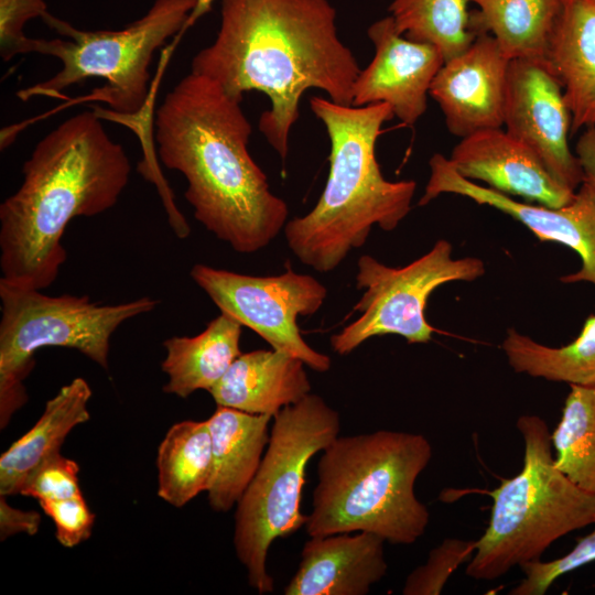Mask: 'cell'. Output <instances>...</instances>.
<instances>
[{
    "label": "cell",
    "instance_id": "obj_24",
    "mask_svg": "<svg viewBox=\"0 0 595 595\" xmlns=\"http://www.w3.org/2000/svg\"><path fill=\"white\" fill-rule=\"evenodd\" d=\"M158 495L181 508L203 491L213 478L212 436L207 421L173 424L158 448Z\"/></svg>",
    "mask_w": 595,
    "mask_h": 595
},
{
    "label": "cell",
    "instance_id": "obj_36",
    "mask_svg": "<svg viewBox=\"0 0 595 595\" xmlns=\"http://www.w3.org/2000/svg\"><path fill=\"white\" fill-rule=\"evenodd\" d=\"M594 2H595V0H594Z\"/></svg>",
    "mask_w": 595,
    "mask_h": 595
},
{
    "label": "cell",
    "instance_id": "obj_25",
    "mask_svg": "<svg viewBox=\"0 0 595 595\" xmlns=\"http://www.w3.org/2000/svg\"><path fill=\"white\" fill-rule=\"evenodd\" d=\"M501 348L516 372L550 381L595 387V315H589L580 335L562 347L542 345L510 328Z\"/></svg>",
    "mask_w": 595,
    "mask_h": 595
},
{
    "label": "cell",
    "instance_id": "obj_26",
    "mask_svg": "<svg viewBox=\"0 0 595 595\" xmlns=\"http://www.w3.org/2000/svg\"><path fill=\"white\" fill-rule=\"evenodd\" d=\"M570 388L551 433L554 463L577 487L595 495V387Z\"/></svg>",
    "mask_w": 595,
    "mask_h": 595
},
{
    "label": "cell",
    "instance_id": "obj_19",
    "mask_svg": "<svg viewBox=\"0 0 595 595\" xmlns=\"http://www.w3.org/2000/svg\"><path fill=\"white\" fill-rule=\"evenodd\" d=\"M305 364L274 349L240 354L208 391L217 405L274 415L311 392Z\"/></svg>",
    "mask_w": 595,
    "mask_h": 595
},
{
    "label": "cell",
    "instance_id": "obj_8",
    "mask_svg": "<svg viewBox=\"0 0 595 595\" xmlns=\"http://www.w3.org/2000/svg\"><path fill=\"white\" fill-rule=\"evenodd\" d=\"M197 0H154L138 20L121 30H82L50 12L41 19L63 39H34L33 53L53 56L61 69L46 80L21 89L22 101L33 97H61L88 78L106 85L93 94L116 116H138L150 96V65L154 53L172 36L183 33Z\"/></svg>",
    "mask_w": 595,
    "mask_h": 595
},
{
    "label": "cell",
    "instance_id": "obj_28",
    "mask_svg": "<svg viewBox=\"0 0 595 595\" xmlns=\"http://www.w3.org/2000/svg\"><path fill=\"white\" fill-rule=\"evenodd\" d=\"M475 540L446 538L432 549L424 564L405 578L404 595H439L451 575L474 554Z\"/></svg>",
    "mask_w": 595,
    "mask_h": 595
},
{
    "label": "cell",
    "instance_id": "obj_6",
    "mask_svg": "<svg viewBox=\"0 0 595 595\" xmlns=\"http://www.w3.org/2000/svg\"><path fill=\"white\" fill-rule=\"evenodd\" d=\"M517 429L524 443L522 469L489 493L488 527L466 566L475 580L494 581L515 566L541 560L554 541L595 522V495L555 466L547 422L523 414Z\"/></svg>",
    "mask_w": 595,
    "mask_h": 595
},
{
    "label": "cell",
    "instance_id": "obj_18",
    "mask_svg": "<svg viewBox=\"0 0 595 595\" xmlns=\"http://www.w3.org/2000/svg\"><path fill=\"white\" fill-rule=\"evenodd\" d=\"M544 60L563 89L571 131L595 126L594 0H563Z\"/></svg>",
    "mask_w": 595,
    "mask_h": 595
},
{
    "label": "cell",
    "instance_id": "obj_16",
    "mask_svg": "<svg viewBox=\"0 0 595 595\" xmlns=\"http://www.w3.org/2000/svg\"><path fill=\"white\" fill-rule=\"evenodd\" d=\"M448 160L464 178L485 182L496 192L548 207L565 206L575 194L558 183L541 160L502 128L462 138Z\"/></svg>",
    "mask_w": 595,
    "mask_h": 595
},
{
    "label": "cell",
    "instance_id": "obj_12",
    "mask_svg": "<svg viewBox=\"0 0 595 595\" xmlns=\"http://www.w3.org/2000/svg\"><path fill=\"white\" fill-rule=\"evenodd\" d=\"M504 127L541 160L562 186L575 192L584 182L580 160L567 142L571 113L545 60H510Z\"/></svg>",
    "mask_w": 595,
    "mask_h": 595
},
{
    "label": "cell",
    "instance_id": "obj_20",
    "mask_svg": "<svg viewBox=\"0 0 595 595\" xmlns=\"http://www.w3.org/2000/svg\"><path fill=\"white\" fill-rule=\"evenodd\" d=\"M272 419L269 414H251L217 405L206 420L214 463L206 493L214 511L231 510L251 483L269 443Z\"/></svg>",
    "mask_w": 595,
    "mask_h": 595
},
{
    "label": "cell",
    "instance_id": "obj_7",
    "mask_svg": "<svg viewBox=\"0 0 595 595\" xmlns=\"http://www.w3.org/2000/svg\"><path fill=\"white\" fill-rule=\"evenodd\" d=\"M340 426L339 413L311 392L273 415L264 455L234 516L235 552L259 594L274 588L267 571L271 544L305 524L300 505L307 464L339 436Z\"/></svg>",
    "mask_w": 595,
    "mask_h": 595
},
{
    "label": "cell",
    "instance_id": "obj_29",
    "mask_svg": "<svg viewBox=\"0 0 595 595\" xmlns=\"http://www.w3.org/2000/svg\"><path fill=\"white\" fill-rule=\"evenodd\" d=\"M593 561H595V528L581 538L565 555L547 562L538 560L523 564L521 569L524 577L509 591V594L543 595L560 576Z\"/></svg>",
    "mask_w": 595,
    "mask_h": 595
},
{
    "label": "cell",
    "instance_id": "obj_1",
    "mask_svg": "<svg viewBox=\"0 0 595 595\" xmlns=\"http://www.w3.org/2000/svg\"><path fill=\"white\" fill-rule=\"evenodd\" d=\"M191 72L240 102L247 91L266 94L270 108L258 128L284 161L302 95L316 88L351 106L360 67L329 0H220L216 39L194 55Z\"/></svg>",
    "mask_w": 595,
    "mask_h": 595
},
{
    "label": "cell",
    "instance_id": "obj_35",
    "mask_svg": "<svg viewBox=\"0 0 595 595\" xmlns=\"http://www.w3.org/2000/svg\"><path fill=\"white\" fill-rule=\"evenodd\" d=\"M215 0H197L196 6L185 24V31L192 26L204 14L208 13Z\"/></svg>",
    "mask_w": 595,
    "mask_h": 595
},
{
    "label": "cell",
    "instance_id": "obj_10",
    "mask_svg": "<svg viewBox=\"0 0 595 595\" xmlns=\"http://www.w3.org/2000/svg\"><path fill=\"white\" fill-rule=\"evenodd\" d=\"M452 245L437 240L432 249L402 268L388 267L371 256L357 262L356 286L363 290L354 311L361 315L331 336V347L347 355L367 339L399 335L409 344L428 343L437 332L425 320L429 298L442 284L474 281L485 273L483 260L454 259Z\"/></svg>",
    "mask_w": 595,
    "mask_h": 595
},
{
    "label": "cell",
    "instance_id": "obj_3",
    "mask_svg": "<svg viewBox=\"0 0 595 595\" xmlns=\"http://www.w3.org/2000/svg\"><path fill=\"white\" fill-rule=\"evenodd\" d=\"M100 118L95 110L67 118L23 163L20 187L0 205V280L46 289L67 259L62 237L69 221L117 204L131 163Z\"/></svg>",
    "mask_w": 595,
    "mask_h": 595
},
{
    "label": "cell",
    "instance_id": "obj_30",
    "mask_svg": "<svg viewBox=\"0 0 595 595\" xmlns=\"http://www.w3.org/2000/svg\"><path fill=\"white\" fill-rule=\"evenodd\" d=\"M47 12L45 0H0V56L4 62L33 53L34 39L25 35L24 26Z\"/></svg>",
    "mask_w": 595,
    "mask_h": 595
},
{
    "label": "cell",
    "instance_id": "obj_11",
    "mask_svg": "<svg viewBox=\"0 0 595 595\" xmlns=\"http://www.w3.org/2000/svg\"><path fill=\"white\" fill-rule=\"evenodd\" d=\"M192 280L221 313L262 337L274 350L301 359L317 372L331 368L329 356L313 349L302 337L299 316L315 314L327 290L310 274L291 268L279 275L255 277L196 263Z\"/></svg>",
    "mask_w": 595,
    "mask_h": 595
},
{
    "label": "cell",
    "instance_id": "obj_4",
    "mask_svg": "<svg viewBox=\"0 0 595 595\" xmlns=\"http://www.w3.org/2000/svg\"><path fill=\"white\" fill-rule=\"evenodd\" d=\"M310 107L328 134L329 172L316 205L288 220L284 236L303 264L331 272L365 245L374 226L398 227L411 210L416 183L386 180L376 159L381 127L394 117L389 104L355 107L313 96Z\"/></svg>",
    "mask_w": 595,
    "mask_h": 595
},
{
    "label": "cell",
    "instance_id": "obj_13",
    "mask_svg": "<svg viewBox=\"0 0 595 595\" xmlns=\"http://www.w3.org/2000/svg\"><path fill=\"white\" fill-rule=\"evenodd\" d=\"M429 165L430 177L424 194L418 202L419 206L429 204L441 194L451 193L494 207L523 224L539 240L567 246L580 256L581 269L562 277V282L585 281L595 284L594 186L583 182L571 203L554 208L518 202L511 196L464 178L450 160L440 153L430 159Z\"/></svg>",
    "mask_w": 595,
    "mask_h": 595
},
{
    "label": "cell",
    "instance_id": "obj_27",
    "mask_svg": "<svg viewBox=\"0 0 595 595\" xmlns=\"http://www.w3.org/2000/svg\"><path fill=\"white\" fill-rule=\"evenodd\" d=\"M467 3V0H393L388 11L400 33L435 45L446 62L465 51L476 37L468 29Z\"/></svg>",
    "mask_w": 595,
    "mask_h": 595
},
{
    "label": "cell",
    "instance_id": "obj_14",
    "mask_svg": "<svg viewBox=\"0 0 595 595\" xmlns=\"http://www.w3.org/2000/svg\"><path fill=\"white\" fill-rule=\"evenodd\" d=\"M367 35L375 55L355 80L351 106L387 102L394 117L413 126L425 112L431 83L444 64L440 50L404 36L391 15L375 21Z\"/></svg>",
    "mask_w": 595,
    "mask_h": 595
},
{
    "label": "cell",
    "instance_id": "obj_34",
    "mask_svg": "<svg viewBox=\"0 0 595 595\" xmlns=\"http://www.w3.org/2000/svg\"><path fill=\"white\" fill-rule=\"evenodd\" d=\"M575 150L583 169L584 182L595 187V126L586 128Z\"/></svg>",
    "mask_w": 595,
    "mask_h": 595
},
{
    "label": "cell",
    "instance_id": "obj_5",
    "mask_svg": "<svg viewBox=\"0 0 595 595\" xmlns=\"http://www.w3.org/2000/svg\"><path fill=\"white\" fill-rule=\"evenodd\" d=\"M432 454L430 441L420 433L379 430L337 436L317 464L306 533L365 531L392 544L414 543L430 521L414 486Z\"/></svg>",
    "mask_w": 595,
    "mask_h": 595
},
{
    "label": "cell",
    "instance_id": "obj_22",
    "mask_svg": "<svg viewBox=\"0 0 595 595\" xmlns=\"http://www.w3.org/2000/svg\"><path fill=\"white\" fill-rule=\"evenodd\" d=\"M241 327L237 320L220 312L198 335L165 339L166 356L161 368L169 380L163 391L180 398L196 390L209 391L241 354Z\"/></svg>",
    "mask_w": 595,
    "mask_h": 595
},
{
    "label": "cell",
    "instance_id": "obj_23",
    "mask_svg": "<svg viewBox=\"0 0 595 595\" xmlns=\"http://www.w3.org/2000/svg\"><path fill=\"white\" fill-rule=\"evenodd\" d=\"M468 29L476 36L490 34L508 60H544L549 39L563 0H467Z\"/></svg>",
    "mask_w": 595,
    "mask_h": 595
},
{
    "label": "cell",
    "instance_id": "obj_32",
    "mask_svg": "<svg viewBox=\"0 0 595 595\" xmlns=\"http://www.w3.org/2000/svg\"><path fill=\"white\" fill-rule=\"evenodd\" d=\"M39 504L54 522L56 539L63 547H76L90 537L95 515L83 495L61 500H42Z\"/></svg>",
    "mask_w": 595,
    "mask_h": 595
},
{
    "label": "cell",
    "instance_id": "obj_17",
    "mask_svg": "<svg viewBox=\"0 0 595 595\" xmlns=\"http://www.w3.org/2000/svg\"><path fill=\"white\" fill-rule=\"evenodd\" d=\"M385 540L371 532L310 537L285 595H366L388 570Z\"/></svg>",
    "mask_w": 595,
    "mask_h": 595
},
{
    "label": "cell",
    "instance_id": "obj_31",
    "mask_svg": "<svg viewBox=\"0 0 595 595\" xmlns=\"http://www.w3.org/2000/svg\"><path fill=\"white\" fill-rule=\"evenodd\" d=\"M78 464L61 453L40 465L25 482L21 495L42 500H61L82 495Z\"/></svg>",
    "mask_w": 595,
    "mask_h": 595
},
{
    "label": "cell",
    "instance_id": "obj_15",
    "mask_svg": "<svg viewBox=\"0 0 595 595\" xmlns=\"http://www.w3.org/2000/svg\"><path fill=\"white\" fill-rule=\"evenodd\" d=\"M510 60L490 34H478L461 54L444 62L429 95L440 106L447 130L465 138L504 127Z\"/></svg>",
    "mask_w": 595,
    "mask_h": 595
},
{
    "label": "cell",
    "instance_id": "obj_33",
    "mask_svg": "<svg viewBox=\"0 0 595 595\" xmlns=\"http://www.w3.org/2000/svg\"><path fill=\"white\" fill-rule=\"evenodd\" d=\"M41 515L34 510H20L11 507L6 496H0V538L6 540L19 532L33 536L39 531Z\"/></svg>",
    "mask_w": 595,
    "mask_h": 595
},
{
    "label": "cell",
    "instance_id": "obj_21",
    "mask_svg": "<svg viewBox=\"0 0 595 595\" xmlns=\"http://www.w3.org/2000/svg\"><path fill=\"white\" fill-rule=\"evenodd\" d=\"M91 394L88 382L77 377L46 402L36 423L0 457V496L20 494L31 474L60 453L69 432L89 420Z\"/></svg>",
    "mask_w": 595,
    "mask_h": 595
},
{
    "label": "cell",
    "instance_id": "obj_9",
    "mask_svg": "<svg viewBox=\"0 0 595 595\" xmlns=\"http://www.w3.org/2000/svg\"><path fill=\"white\" fill-rule=\"evenodd\" d=\"M0 425L28 400L24 380L35 353L44 347L78 350L108 369L110 339L126 321L153 311L159 300L142 296L119 304H98L88 295L51 296L42 290L0 280Z\"/></svg>",
    "mask_w": 595,
    "mask_h": 595
},
{
    "label": "cell",
    "instance_id": "obj_2",
    "mask_svg": "<svg viewBox=\"0 0 595 595\" xmlns=\"http://www.w3.org/2000/svg\"><path fill=\"white\" fill-rule=\"evenodd\" d=\"M162 164L183 174L194 217L238 253H255L284 229L289 208L251 158L252 132L240 101L190 72L155 115Z\"/></svg>",
    "mask_w": 595,
    "mask_h": 595
}]
</instances>
